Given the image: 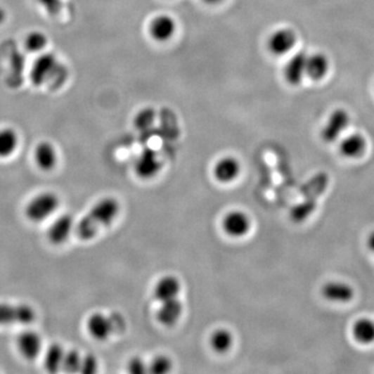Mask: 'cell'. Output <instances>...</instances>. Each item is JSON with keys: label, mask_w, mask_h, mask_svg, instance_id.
<instances>
[{"label": "cell", "mask_w": 374, "mask_h": 374, "mask_svg": "<svg viewBox=\"0 0 374 374\" xmlns=\"http://www.w3.org/2000/svg\"><path fill=\"white\" fill-rule=\"evenodd\" d=\"M351 123V115L344 108H336L330 112L321 129V138L325 143H334L340 138Z\"/></svg>", "instance_id": "obj_5"}, {"label": "cell", "mask_w": 374, "mask_h": 374, "mask_svg": "<svg viewBox=\"0 0 374 374\" xmlns=\"http://www.w3.org/2000/svg\"><path fill=\"white\" fill-rule=\"evenodd\" d=\"M307 58L308 54L304 52H297L285 65V79L290 86H299L304 78L307 77Z\"/></svg>", "instance_id": "obj_9"}, {"label": "cell", "mask_w": 374, "mask_h": 374, "mask_svg": "<svg viewBox=\"0 0 374 374\" xmlns=\"http://www.w3.org/2000/svg\"><path fill=\"white\" fill-rule=\"evenodd\" d=\"M65 352L62 345L54 343L47 349L45 356V367L49 373H56L62 368L63 360H64Z\"/></svg>", "instance_id": "obj_24"}, {"label": "cell", "mask_w": 374, "mask_h": 374, "mask_svg": "<svg viewBox=\"0 0 374 374\" xmlns=\"http://www.w3.org/2000/svg\"><path fill=\"white\" fill-rule=\"evenodd\" d=\"M60 199L53 193H44L37 195L26 206L25 214L32 221H45L52 213L58 209Z\"/></svg>", "instance_id": "obj_4"}, {"label": "cell", "mask_w": 374, "mask_h": 374, "mask_svg": "<svg viewBox=\"0 0 374 374\" xmlns=\"http://www.w3.org/2000/svg\"><path fill=\"white\" fill-rule=\"evenodd\" d=\"M221 227L226 234L238 238V237L245 236L250 231L251 221L243 211H231L224 217Z\"/></svg>", "instance_id": "obj_8"}, {"label": "cell", "mask_w": 374, "mask_h": 374, "mask_svg": "<svg viewBox=\"0 0 374 374\" xmlns=\"http://www.w3.org/2000/svg\"><path fill=\"white\" fill-rule=\"evenodd\" d=\"M36 311L28 304H0V325H27L36 321Z\"/></svg>", "instance_id": "obj_6"}, {"label": "cell", "mask_w": 374, "mask_h": 374, "mask_svg": "<svg viewBox=\"0 0 374 374\" xmlns=\"http://www.w3.org/2000/svg\"><path fill=\"white\" fill-rule=\"evenodd\" d=\"M48 44L47 37L43 32H30L26 37L25 47L30 52H41L46 48Z\"/></svg>", "instance_id": "obj_27"}, {"label": "cell", "mask_w": 374, "mask_h": 374, "mask_svg": "<svg viewBox=\"0 0 374 374\" xmlns=\"http://www.w3.org/2000/svg\"><path fill=\"white\" fill-rule=\"evenodd\" d=\"M128 371L134 374H143L148 373V366L140 358H134L128 364Z\"/></svg>", "instance_id": "obj_31"}, {"label": "cell", "mask_w": 374, "mask_h": 374, "mask_svg": "<svg viewBox=\"0 0 374 374\" xmlns=\"http://www.w3.org/2000/svg\"><path fill=\"white\" fill-rule=\"evenodd\" d=\"M240 164L236 158L228 156L217 162L213 169V176L221 183H230L238 177L240 173Z\"/></svg>", "instance_id": "obj_14"}, {"label": "cell", "mask_w": 374, "mask_h": 374, "mask_svg": "<svg viewBox=\"0 0 374 374\" xmlns=\"http://www.w3.org/2000/svg\"><path fill=\"white\" fill-rule=\"evenodd\" d=\"M297 36L290 28H279L269 36L267 48L269 52L276 56H282L289 53L295 47Z\"/></svg>", "instance_id": "obj_7"}, {"label": "cell", "mask_w": 374, "mask_h": 374, "mask_svg": "<svg viewBox=\"0 0 374 374\" xmlns=\"http://www.w3.org/2000/svg\"><path fill=\"white\" fill-rule=\"evenodd\" d=\"M182 314V304L178 299L162 303L157 312V319L162 325L172 327L179 321Z\"/></svg>", "instance_id": "obj_21"}, {"label": "cell", "mask_w": 374, "mask_h": 374, "mask_svg": "<svg viewBox=\"0 0 374 374\" xmlns=\"http://www.w3.org/2000/svg\"><path fill=\"white\" fill-rule=\"evenodd\" d=\"M177 25L169 15H160L151 21L149 26L150 36L156 42L165 43L171 40L175 34Z\"/></svg>", "instance_id": "obj_11"}, {"label": "cell", "mask_w": 374, "mask_h": 374, "mask_svg": "<svg viewBox=\"0 0 374 374\" xmlns=\"http://www.w3.org/2000/svg\"><path fill=\"white\" fill-rule=\"evenodd\" d=\"M120 212V204L114 198H106L98 202L86 213L76 227V234L82 240L93 239L100 230L110 225Z\"/></svg>", "instance_id": "obj_1"}, {"label": "cell", "mask_w": 374, "mask_h": 374, "mask_svg": "<svg viewBox=\"0 0 374 374\" xmlns=\"http://www.w3.org/2000/svg\"><path fill=\"white\" fill-rule=\"evenodd\" d=\"M18 349L24 358L34 360L42 349V340L38 333L26 330L18 337Z\"/></svg>", "instance_id": "obj_16"}, {"label": "cell", "mask_w": 374, "mask_h": 374, "mask_svg": "<svg viewBox=\"0 0 374 374\" xmlns=\"http://www.w3.org/2000/svg\"><path fill=\"white\" fill-rule=\"evenodd\" d=\"M19 145L18 134L12 128L0 129V158L14 154Z\"/></svg>", "instance_id": "obj_22"}, {"label": "cell", "mask_w": 374, "mask_h": 374, "mask_svg": "<svg viewBox=\"0 0 374 374\" xmlns=\"http://www.w3.org/2000/svg\"><path fill=\"white\" fill-rule=\"evenodd\" d=\"M368 247L374 253V231L370 234V236H369Z\"/></svg>", "instance_id": "obj_33"}, {"label": "cell", "mask_w": 374, "mask_h": 374, "mask_svg": "<svg viewBox=\"0 0 374 374\" xmlns=\"http://www.w3.org/2000/svg\"><path fill=\"white\" fill-rule=\"evenodd\" d=\"M89 333L97 340H105L115 333H120L125 328V321L122 315L112 313L105 316L101 313L91 315L86 323Z\"/></svg>", "instance_id": "obj_3"}, {"label": "cell", "mask_w": 374, "mask_h": 374, "mask_svg": "<svg viewBox=\"0 0 374 374\" xmlns=\"http://www.w3.org/2000/svg\"><path fill=\"white\" fill-rule=\"evenodd\" d=\"M98 364L97 360L92 354H88V356H82V368H80V373L84 374H92L97 371Z\"/></svg>", "instance_id": "obj_30"}, {"label": "cell", "mask_w": 374, "mask_h": 374, "mask_svg": "<svg viewBox=\"0 0 374 374\" xmlns=\"http://www.w3.org/2000/svg\"><path fill=\"white\" fill-rule=\"evenodd\" d=\"M34 160L41 169L45 172L51 171L58 162L56 148L51 143L42 141L37 146L36 151H34Z\"/></svg>", "instance_id": "obj_20"}, {"label": "cell", "mask_w": 374, "mask_h": 374, "mask_svg": "<svg viewBox=\"0 0 374 374\" xmlns=\"http://www.w3.org/2000/svg\"><path fill=\"white\" fill-rule=\"evenodd\" d=\"M38 1L49 14H56L60 10V0H38Z\"/></svg>", "instance_id": "obj_32"}, {"label": "cell", "mask_w": 374, "mask_h": 374, "mask_svg": "<svg viewBox=\"0 0 374 374\" xmlns=\"http://www.w3.org/2000/svg\"><path fill=\"white\" fill-rule=\"evenodd\" d=\"M172 369V362L169 358L165 356H160L152 361L150 366L148 367V373L153 374H164L169 373Z\"/></svg>", "instance_id": "obj_29"}, {"label": "cell", "mask_w": 374, "mask_h": 374, "mask_svg": "<svg viewBox=\"0 0 374 374\" xmlns=\"http://www.w3.org/2000/svg\"><path fill=\"white\" fill-rule=\"evenodd\" d=\"M74 219L71 214H63L48 229V239L52 245H60L66 243L73 230Z\"/></svg>", "instance_id": "obj_12"}, {"label": "cell", "mask_w": 374, "mask_h": 374, "mask_svg": "<svg viewBox=\"0 0 374 374\" xmlns=\"http://www.w3.org/2000/svg\"><path fill=\"white\" fill-rule=\"evenodd\" d=\"M180 292L179 280L173 276L162 278L154 288L155 299L160 303L178 299Z\"/></svg>", "instance_id": "obj_17"}, {"label": "cell", "mask_w": 374, "mask_h": 374, "mask_svg": "<svg viewBox=\"0 0 374 374\" xmlns=\"http://www.w3.org/2000/svg\"><path fill=\"white\" fill-rule=\"evenodd\" d=\"M352 335L358 342L369 344L374 342V321L370 319H360L352 328Z\"/></svg>", "instance_id": "obj_23"}, {"label": "cell", "mask_w": 374, "mask_h": 374, "mask_svg": "<svg viewBox=\"0 0 374 374\" xmlns=\"http://www.w3.org/2000/svg\"><path fill=\"white\" fill-rule=\"evenodd\" d=\"M154 120H155L154 110L152 108H145L136 115L134 124L138 129L147 130L153 125Z\"/></svg>", "instance_id": "obj_28"}, {"label": "cell", "mask_w": 374, "mask_h": 374, "mask_svg": "<svg viewBox=\"0 0 374 374\" xmlns=\"http://www.w3.org/2000/svg\"><path fill=\"white\" fill-rule=\"evenodd\" d=\"M205 4H210V6H215V4H221V2L225 1V0H203Z\"/></svg>", "instance_id": "obj_34"}, {"label": "cell", "mask_w": 374, "mask_h": 374, "mask_svg": "<svg viewBox=\"0 0 374 374\" xmlns=\"http://www.w3.org/2000/svg\"><path fill=\"white\" fill-rule=\"evenodd\" d=\"M367 147V141L363 134H349L347 138H343L340 143L341 154L345 157L356 158L360 157Z\"/></svg>", "instance_id": "obj_18"}, {"label": "cell", "mask_w": 374, "mask_h": 374, "mask_svg": "<svg viewBox=\"0 0 374 374\" xmlns=\"http://www.w3.org/2000/svg\"><path fill=\"white\" fill-rule=\"evenodd\" d=\"M82 356L79 352L72 349L68 352H65L64 360H63L62 368L65 373H80L82 368Z\"/></svg>", "instance_id": "obj_26"}, {"label": "cell", "mask_w": 374, "mask_h": 374, "mask_svg": "<svg viewBox=\"0 0 374 374\" xmlns=\"http://www.w3.org/2000/svg\"><path fill=\"white\" fill-rule=\"evenodd\" d=\"M321 293L328 301L347 303L354 297V289L344 283H328L321 289Z\"/></svg>", "instance_id": "obj_19"}, {"label": "cell", "mask_w": 374, "mask_h": 374, "mask_svg": "<svg viewBox=\"0 0 374 374\" xmlns=\"http://www.w3.org/2000/svg\"><path fill=\"white\" fill-rule=\"evenodd\" d=\"M330 69V62L327 56L315 52L307 58V77L314 82H321L327 77Z\"/></svg>", "instance_id": "obj_13"}, {"label": "cell", "mask_w": 374, "mask_h": 374, "mask_svg": "<svg viewBox=\"0 0 374 374\" xmlns=\"http://www.w3.org/2000/svg\"><path fill=\"white\" fill-rule=\"evenodd\" d=\"M210 344L215 352L223 354V352L229 351L230 347L233 344V336L229 330L219 328L211 336Z\"/></svg>", "instance_id": "obj_25"}, {"label": "cell", "mask_w": 374, "mask_h": 374, "mask_svg": "<svg viewBox=\"0 0 374 374\" xmlns=\"http://www.w3.org/2000/svg\"><path fill=\"white\" fill-rule=\"evenodd\" d=\"M160 162L157 154L152 149H146L141 152L140 157L136 160V174L143 179H150L157 175L160 169Z\"/></svg>", "instance_id": "obj_15"}, {"label": "cell", "mask_w": 374, "mask_h": 374, "mask_svg": "<svg viewBox=\"0 0 374 374\" xmlns=\"http://www.w3.org/2000/svg\"><path fill=\"white\" fill-rule=\"evenodd\" d=\"M328 177L327 174L321 173L314 176L306 186L302 188L304 201L297 204L290 211V217L295 223L304 221L315 210L317 199L327 189Z\"/></svg>", "instance_id": "obj_2"}, {"label": "cell", "mask_w": 374, "mask_h": 374, "mask_svg": "<svg viewBox=\"0 0 374 374\" xmlns=\"http://www.w3.org/2000/svg\"><path fill=\"white\" fill-rule=\"evenodd\" d=\"M58 66H60L58 60L53 54H43L32 66V73H30L32 84L37 86L44 84V82L51 77L52 73Z\"/></svg>", "instance_id": "obj_10"}]
</instances>
